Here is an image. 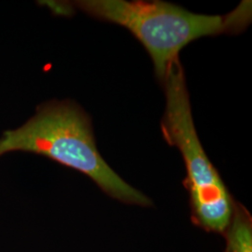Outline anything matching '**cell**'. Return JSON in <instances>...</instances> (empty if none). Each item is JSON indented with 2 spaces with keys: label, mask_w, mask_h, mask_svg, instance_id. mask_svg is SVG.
Returning <instances> with one entry per match:
<instances>
[{
  "label": "cell",
  "mask_w": 252,
  "mask_h": 252,
  "mask_svg": "<svg viewBox=\"0 0 252 252\" xmlns=\"http://www.w3.org/2000/svg\"><path fill=\"white\" fill-rule=\"evenodd\" d=\"M33 153L81 172L112 198L141 207L153 202L123 180L101 156L89 115L75 102L53 100L36 114L0 136V157L10 153Z\"/></svg>",
  "instance_id": "cell-1"
},
{
  "label": "cell",
  "mask_w": 252,
  "mask_h": 252,
  "mask_svg": "<svg viewBox=\"0 0 252 252\" xmlns=\"http://www.w3.org/2000/svg\"><path fill=\"white\" fill-rule=\"evenodd\" d=\"M94 18L126 27L151 55L155 74L163 81L180 51L202 36L235 34L252 21V2L243 1L226 15L190 12L162 1L79 0L66 4Z\"/></svg>",
  "instance_id": "cell-2"
},
{
  "label": "cell",
  "mask_w": 252,
  "mask_h": 252,
  "mask_svg": "<svg viewBox=\"0 0 252 252\" xmlns=\"http://www.w3.org/2000/svg\"><path fill=\"white\" fill-rule=\"evenodd\" d=\"M162 84L166 98L162 135L168 144L180 150L185 162L184 185L189 191L192 222L207 232L223 234L234 201L200 143L180 59L170 63Z\"/></svg>",
  "instance_id": "cell-3"
},
{
  "label": "cell",
  "mask_w": 252,
  "mask_h": 252,
  "mask_svg": "<svg viewBox=\"0 0 252 252\" xmlns=\"http://www.w3.org/2000/svg\"><path fill=\"white\" fill-rule=\"evenodd\" d=\"M223 235L226 251L252 252V218L249 210L234 201L233 213Z\"/></svg>",
  "instance_id": "cell-4"
},
{
  "label": "cell",
  "mask_w": 252,
  "mask_h": 252,
  "mask_svg": "<svg viewBox=\"0 0 252 252\" xmlns=\"http://www.w3.org/2000/svg\"><path fill=\"white\" fill-rule=\"evenodd\" d=\"M225 252H228V251H225Z\"/></svg>",
  "instance_id": "cell-5"
}]
</instances>
